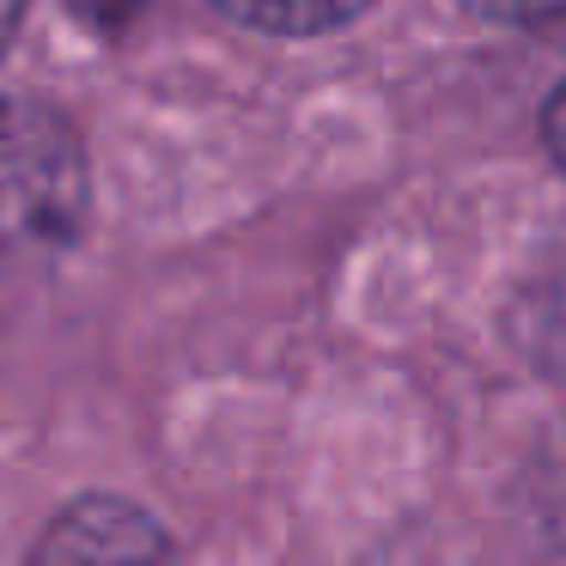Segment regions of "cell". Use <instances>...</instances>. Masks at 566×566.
<instances>
[{"label":"cell","mask_w":566,"mask_h":566,"mask_svg":"<svg viewBox=\"0 0 566 566\" xmlns=\"http://www.w3.org/2000/svg\"><path fill=\"white\" fill-rule=\"evenodd\" d=\"M92 208L86 140L55 104L0 98V262L55 256Z\"/></svg>","instance_id":"6da1fadb"},{"label":"cell","mask_w":566,"mask_h":566,"mask_svg":"<svg viewBox=\"0 0 566 566\" xmlns=\"http://www.w3.org/2000/svg\"><path fill=\"white\" fill-rule=\"evenodd\" d=\"M25 566H184L171 530L123 493H80L43 524Z\"/></svg>","instance_id":"7a4b0ae2"},{"label":"cell","mask_w":566,"mask_h":566,"mask_svg":"<svg viewBox=\"0 0 566 566\" xmlns=\"http://www.w3.org/2000/svg\"><path fill=\"white\" fill-rule=\"evenodd\" d=\"M208 7L262 38H329L371 13V0H208Z\"/></svg>","instance_id":"3957f363"},{"label":"cell","mask_w":566,"mask_h":566,"mask_svg":"<svg viewBox=\"0 0 566 566\" xmlns=\"http://www.w3.org/2000/svg\"><path fill=\"white\" fill-rule=\"evenodd\" d=\"M457 7L488 19V25H542V19L566 13V0H457Z\"/></svg>","instance_id":"277c9868"},{"label":"cell","mask_w":566,"mask_h":566,"mask_svg":"<svg viewBox=\"0 0 566 566\" xmlns=\"http://www.w3.org/2000/svg\"><path fill=\"white\" fill-rule=\"evenodd\" d=\"M67 7H74V19H86L92 31H123L128 19H140L147 0H67Z\"/></svg>","instance_id":"5b68a950"},{"label":"cell","mask_w":566,"mask_h":566,"mask_svg":"<svg viewBox=\"0 0 566 566\" xmlns=\"http://www.w3.org/2000/svg\"><path fill=\"white\" fill-rule=\"evenodd\" d=\"M542 140H548L554 165L566 171V80L548 92V104H542Z\"/></svg>","instance_id":"8992f818"},{"label":"cell","mask_w":566,"mask_h":566,"mask_svg":"<svg viewBox=\"0 0 566 566\" xmlns=\"http://www.w3.org/2000/svg\"><path fill=\"white\" fill-rule=\"evenodd\" d=\"M25 7H31V0H0V55L13 50V38H19V19H25Z\"/></svg>","instance_id":"52a82bcc"}]
</instances>
